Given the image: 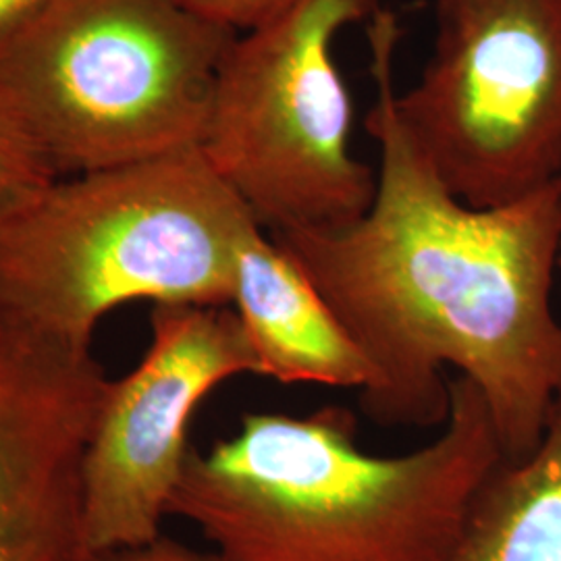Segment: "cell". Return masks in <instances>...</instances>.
I'll use <instances>...</instances> for the list:
<instances>
[{"mask_svg":"<svg viewBox=\"0 0 561 561\" xmlns=\"http://www.w3.org/2000/svg\"><path fill=\"white\" fill-rule=\"evenodd\" d=\"M379 9L304 0L222 57L202 152L271 236L337 229L373 204L377 169L352 148L356 108L335 42Z\"/></svg>","mask_w":561,"mask_h":561,"instance_id":"5","label":"cell"},{"mask_svg":"<svg viewBox=\"0 0 561 561\" xmlns=\"http://www.w3.org/2000/svg\"><path fill=\"white\" fill-rule=\"evenodd\" d=\"M443 561H561V393L535 449L482 481Z\"/></svg>","mask_w":561,"mask_h":561,"instance_id":"10","label":"cell"},{"mask_svg":"<svg viewBox=\"0 0 561 561\" xmlns=\"http://www.w3.org/2000/svg\"><path fill=\"white\" fill-rule=\"evenodd\" d=\"M42 0H0V36L18 25Z\"/></svg>","mask_w":561,"mask_h":561,"instance_id":"14","label":"cell"},{"mask_svg":"<svg viewBox=\"0 0 561 561\" xmlns=\"http://www.w3.org/2000/svg\"><path fill=\"white\" fill-rule=\"evenodd\" d=\"M238 34L175 0H42L0 36V99L60 178L201 146Z\"/></svg>","mask_w":561,"mask_h":561,"instance_id":"4","label":"cell"},{"mask_svg":"<svg viewBox=\"0 0 561 561\" xmlns=\"http://www.w3.org/2000/svg\"><path fill=\"white\" fill-rule=\"evenodd\" d=\"M396 108L470 206L560 183L561 0H437L433 53Z\"/></svg>","mask_w":561,"mask_h":561,"instance_id":"6","label":"cell"},{"mask_svg":"<svg viewBox=\"0 0 561 561\" xmlns=\"http://www.w3.org/2000/svg\"><path fill=\"white\" fill-rule=\"evenodd\" d=\"M401 25L368 23L377 141L373 204L337 229L268 233L333 308L379 379L364 414L387 426L443 424L445 368L484 398L503 460L526 458L561 393V181L520 201L477 208L443 183L396 108Z\"/></svg>","mask_w":561,"mask_h":561,"instance_id":"1","label":"cell"},{"mask_svg":"<svg viewBox=\"0 0 561 561\" xmlns=\"http://www.w3.org/2000/svg\"><path fill=\"white\" fill-rule=\"evenodd\" d=\"M108 379L92 352L0 329V561H90L83 456Z\"/></svg>","mask_w":561,"mask_h":561,"instance_id":"8","label":"cell"},{"mask_svg":"<svg viewBox=\"0 0 561 561\" xmlns=\"http://www.w3.org/2000/svg\"><path fill=\"white\" fill-rule=\"evenodd\" d=\"M90 561H225L217 551H198L161 535L157 541L99 553Z\"/></svg>","mask_w":561,"mask_h":561,"instance_id":"13","label":"cell"},{"mask_svg":"<svg viewBox=\"0 0 561 561\" xmlns=\"http://www.w3.org/2000/svg\"><path fill=\"white\" fill-rule=\"evenodd\" d=\"M256 229L201 146L62 175L0 222V329L90 352L123 304L231 306Z\"/></svg>","mask_w":561,"mask_h":561,"instance_id":"3","label":"cell"},{"mask_svg":"<svg viewBox=\"0 0 561 561\" xmlns=\"http://www.w3.org/2000/svg\"><path fill=\"white\" fill-rule=\"evenodd\" d=\"M60 175L0 99V222L11 219Z\"/></svg>","mask_w":561,"mask_h":561,"instance_id":"11","label":"cell"},{"mask_svg":"<svg viewBox=\"0 0 561 561\" xmlns=\"http://www.w3.org/2000/svg\"><path fill=\"white\" fill-rule=\"evenodd\" d=\"M231 306L261 377L360 393L379 379L360 343L264 229L241 243Z\"/></svg>","mask_w":561,"mask_h":561,"instance_id":"9","label":"cell"},{"mask_svg":"<svg viewBox=\"0 0 561 561\" xmlns=\"http://www.w3.org/2000/svg\"><path fill=\"white\" fill-rule=\"evenodd\" d=\"M140 364L108 381L83 456L92 558L157 541L192 451L190 422L222 382L261 375L236 310L152 306Z\"/></svg>","mask_w":561,"mask_h":561,"instance_id":"7","label":"cell"},{"mask_svg":"<svg viewBox=\"0 0 561 561\" xmlns=\"http://www.w3.org/2000/svg\"><path fill=\"white\" fill-rule=\"evenodd\" d=\"M502 458L481 391L456 375L442 435L403 456L362 449L343 405L245 414L233 437L192 447L169 516L225 561H443Z\"/></svg>","mask_w":561,"mask_h":561,"instance_id":"2","label":"cell"},{"mask_svg":"<svg viewBox=\"0 0 561 561\" xmlns=\"http://www.w3.org/2000/svg\"><path fill=\"white\" fill-rule=\"evenodd\" d=\"M198 20L231 34H245L279 20L304 0H175Z\"/></svg>","mask_w":561,"mask_h":561,"instance_id":"12","label":"cell"}]
</instances>
